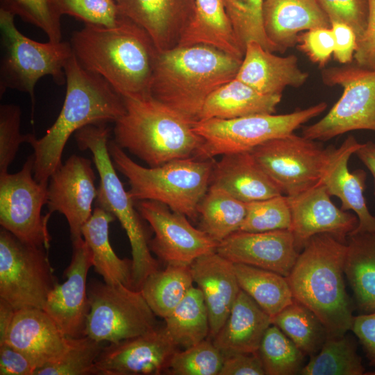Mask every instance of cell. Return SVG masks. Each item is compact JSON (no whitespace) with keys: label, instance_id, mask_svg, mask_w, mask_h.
<instances>
[{"label":"cell","instance_id":"e0dca14e","mask_svg":"<svg viewBox=\"0 0 375 375\" xmlns=\"http://www.w3.org/2000/svg\"><path fill=\"white\" fill-rule=\"evenodd\" d=\"M178 347L164 327L105 345L95 363V375L167 374Z\"/></svg>","mask_w":375,"mask_h":375},{"label":"cell","instance_id":"d4e9b609","mask_svg":"<svg viewBox=\"0 0 375 375\" xmlns=\"http://www.w3.org/2000/svg\"><path fill=\"white\" fill-rule=\"evenodd\" d=\"M308 78L295 55L278 56L256 41L244 49L235 78L264 94H282L286 87L299 88Z\"/></svg>","mask_w":375,"mask_h":375},{"label":"cell","instance_id":"ab89813d","mask_svg":"<svg viewBox=\"0 0 375 375\" xmlns=\"http://www.w3.org/2000/svg\"><path fill=\"white\" fill-rule=\"evenodd\" d=\"M103 343L88 335L68 338L62 353L39 369L35 375H95V363Z\"/></svg>","mask_w":375,"mask_h":375},{"label":"cell","instance_id":"9c48e42d","mask_svg":"<svg viewBox=\"0 0 375 375\" xmlns=\"http://www.w3.org/2000/svg\"><path fill=\"white\" fill-rule=\"evenodd\" d=\"M326 108V103L320 102L288 114L199 121L193 124V128L202 138L203 143L195 158L207 160L231 153L249 151L269 140L294 133Z\"/></svg>","mask_w":375,"mask_h":375},{"label":"cell","instance_id":"816d5d0a","mask_svg":"<svg viewBox=\"0 0 375 375\" xmlns=\"http://www.w3.org/2000/svg\"><path fill=\"white\" fill-rule=\"evenodd\" d=\"M258 353H238L224 356L219 375H264Z\"/></svg>","mask_w":375,"mask_h":375},{"label":"cell","instance_id":"c3c4849f","mask_svg":"<svg viewBox=\"0 0 375 375\" xmlns=\"http://www.w3.org/2000/svg\"><path fill=\"white\" fill-rule=\"evenodd\" d=\"M299 48L314 63L324 67L334 51V40L330 28H316L299 35Z\"/></svg>","mask_w":375,"mask_h":375},{"label":"cell","instance_id":"f1b7e54d","mask_svg":"<svg viewBox=\"0 0 375 375\" xmlns=\"http://www.w3.org/2000/svg\"><path fill=\"white\" fill-rule=\"evenodd\" d=\"M204 44L242 60L240 47L222 0H195L193 16L177 47Z\"/></svg>","mask_w":375,"mask_h":375},{"label":"cell","instance_id":"d6986e66","mask_svg":"<svg viewBox=\"0 0 375 375\" xmlns=\"http://www.w3.org/2000/svg\"><path fill=\"white\" fill-rule=\"evenodd\" d=\"M330 197L321 181L299 194L288 197L292 217L290 231L298 250L312 237L322 233L346 242V238L357 227V216L338 208Z\"/></svg>","mask_w":375,"mask_h":375},{"label":"cell","instance_id":"484cf974","mask_svg":"<svg viewBox=\"0 0 375 375\" xmlns=\"http://www.w3.org/2000/svg\"><path fill=\"white\" fill-rule=\"evenodd\" d=\"M262 19L268 40L281 53L297 44L300 32L331 27L318 0H264Z\"/></svg>","mask_w":375,"mask_h":375},{"label":"cell","instance_id":"9f6ffc18","mask_svg":"<svg viewBox=\"0 0 375 375\" xmlns=\"http://www.w3.org/2000/svg\"><path fill=\"white\" fill-rule=\"evenodd\" d=\"M15 310L9 303L0 299V342L6 336Z\"/></svg>","mask_w":375,"mask_h":375},{"label":"cell","instance_id":"f546056e","mask_svg":"<svg viewBox=\"0 0 375 375\" xmlns=\"http://www.w3.org/2000/svg\"><path fill=\"white\" fill-rule=\"evenodd\" d=\"M282 94H264L234 78L213 92L206 101L199 121L231 119L274 114Z\"/></svg>","mask_w":375,"mask_h":375},{"label":"cell","instance_id":"836d02e7","mask_svg":"<svg viewBox=\"0 0 375 375\" xmlns=\"http://www.w3.org/2000/svg\"><path fill=\"white\" fill-rule=\"evenodd\" d=\"M246 214V203L210 185L198 206L199 228L219 243L240 230Z\"/></svg>","mask_w":375,"mask_h":375},{"label":"cell","instance_id":"e575fe53","mask_svg":"<svg viewBox=\"0 0 375 375\" xmlns=\"http://www.w3.org/2000/svg\"><path fill=\"white\" fill-rule=\"evenodd\" d=\"M164 319L165 331L177 347H192L209 336L208 310L201 290L194 285Z\"/></svg>","mask_w":375,"mask_h":375},{"label":"cell","instance_id":"2e32d148","mask_svg":"<svg viewBox=\"0 0 375 375\" xmlns=\"http://www.w3.org/2000/svg\"><path fill=\"white\" fill-rule=\"evenodd\" d=\"M95 179L92 162L77 155L71 156L49 178L47 206L49 212L66 217L72 242L83 238L82 228L92 214Z\"/></svg>","mask_w":375,"mask_h":375},{"label":"cell","instance_id":"8d00e7d4","mask_svg":"<svg viewBox=\"0 0 375 375\" xmlns=\"http://www.w3.org/2000/svg\"><path fill=\"white\" fill-rule=\"evenodd\" d=\"M272 324L305 356L317 353L328 336L326 328L315 313L295 300L272 318Z\"/></svg>","mask_w":375,"mask_h":375},{"label":"cell","instance_id":"30bf717a","mask_svg":"<svg viewBox=\"0 0 375 375\" xmlns=\"http://www.w3.org/2000/svg\"><path fill=\"white\" fill-rule=\"evenodd\" d=\"M322 82L339 85L342 94L318 122L303 128L302 135L326 141L355 130L375 132V71L346 64L322 69Z\"/></svg>","mask_w":375,"mask_h":375},{"label":"cell","instance_id":"1f68e13d","mask_svg":"<svg viewBox=\"0 0 375 375\" xmlns=\"http://www.w3.org/2000/svg\"><path fill=\"white\" fill-rule=\"evenodd\" d=\"M344 272L357 305L365 313L375 311V233L349 235Z\"/></svg>","mask_w":375,"mask_h":375},{"label":"cell","instance_id":"f6af8a7d","mask_svg":"<svg viewBox=\"0 0 375 375\" xmlns=\"http://www.w3.org/2000/svg\"><path fill=\"white\" fill-rule=\"evenodd\" d=\"M60 15L85 24L114 27L123 19L115 0H55Z\"/></svg>","mask_w":375,"mask_h":375},{"label":"cell","instance_id":"ac0fdd59","mask_svg":"<svg viewBox=\"0 0 375 375\" xmlns=\"http://www.w3.org/2000/svg\"><path fill=\"white\" fill-rule=\"evenodd\" d=\"M72 259L64 272L66 281L50 292L43 310L66 337L79 338L85 335L90 311L87 276L93 262L83 238L72 242Z\"/></svg>","mask_w":375,"mask_h":375},{"label":"cell","instance_id":"83f0119b","mask_svg":"<svg viewBox=\"0 0 375 375\" xmlns=\"http://www.w3.org/2000/svg\"><path fill=\"white\" fill-rule=\"evenodd\" d=\"M272 324V317L240 290L212 342L224 356L238 353H257L265 331Z\"/></svg>","mask_w":375,"mask_h":375},{"label":"cell","instance_id":"d6a6232c","mask_svg":"<svg viewBox=\"0 0 375 375\" xmlns=\"http://www.w3.org/2000/svg\"><path fill=\"white\" fill-rule=\"evenodd\" d=\"M234 269L242 290L272 318L294 301L285 276L251 265L234 263Z\"/></svg>","mask_w":375,"mask_h":375},{"label":"cell","instance_id":"4fadbf2b","mask_svg":"<svg viewBox=\"0 0 375 375\" xmlns=\"http://www.w3.org/2000/svg\"><path fill=\"white\" fill-rule=\"evenodd\" d=\"M333 148L294 133L269 140L249 151L282 194L293 197L322 179Z\"/></svg>","mask_w":375,"mask_h":375},{"label":"cell","instance_id":"9a60e30c","mask_svg":"<svg viewBox=\"0 0 375 375\" xmlns=\"http://www.w3.org/2000/svg\"><path fill=\"white\" fill-rule=\"evenodd\" d=\"M135 206L154 233L149 241L151 251L167 265H190L199 257L216 251L219 243L194 227L185 215L156 201H136Z\"/></svg>","mask_w":375,"mask_h":375},{"label":"cell","instance_id":"ee69618b","mask_svg":"<svg viewBox=\"0 0 375 375\" xmlns=\"http://www.w3.org/2000/svg\"><path fill=\"white\" fill-rule=\"evenodd\" d=\"M0 9L40 28L49 41H62L61 15L55 0H0Z\"/></svg>","mask_w":375,"mask_h":375},{"label":"cell","instance_id":"5b68a950","mask_svg":"<svg viewBox=\"0 0 375 375\" xmlns=\"http://www.w3.org/2000/svg\"><path fill=\"white\" fill-rule=\"evenodd\" d=\"M123 98L126 110L113 129L119 147L151 167L196 157L203 139L192 123L151 96Z\"/></svg>","mask_w":375,"mask_h":375},{"label":"cell","instance_id":"ba28073f","mask_svg":"<svg viewBox=\"0 0 375 375\" xmlns=\"http://www.w3.org/2000/svg\"><path fill=\"white\" fill-rule=\"evenodd\" d=\"M15 15L0 9L3 53L0 64V96L8 89L28 93L33 102L38 81L50 76L61 85L66 83L65 65L73 52L69 42H39L16 27Z\"/></svg>","mask_w":375,"mask_h":375},{"label":"cell","instance_id":"ffe728a7","mask_svg":"<svg viewBox=\"0 0 375 375\" xmlns=\"http://www.w3.org/2000/svg\"><path fill=\"white\" fill-rule=\"evenodd\" d=\"M216 252L233 263L265 269L287 277L298 257L290 230L236 231L219 242Z\"/></svg>","mask_w":375,"mask_h":375},{"label":"cell","instance_id":"7c38bea8","mask_svg":"<svg viewBox=\"0 0 375 375\" xmlns=\"http://www.w3.org/2000/svg\"><path fill=\"white\" fill-rule=\"evenodd\" d=\"M90 311L85 335L110 343L145 334L159 325L140 290L96 282L88 289Z\"/></svg>","mask_w":375,"mask_h":375},{"label":"cell","instance_id":"7402d4cb","mask_svg":"<svg viewBox=\"0 0 375 375\" xmlns=\"http://www.w3.org/2000/svg\"><path fill=\"white\" fill-rule=\"evenodd\" d=\"M360 145L353 135H349L338 149L333 147L320 181L330 196L340 199L341 209L351 210L356 213L358 224L350 235L375 233V217L369 212L363 194L366 173L362 169L350 172L348 169L351 156Z\"/></svg>","mask_w":375,"mask_h":375},{"label":"cell","instance_id":"277c9868","mask_svg":"<svg viewBox=\"0 0 375 375\" xmlns=\"http://www.w3.org/2000/svg\"><path fill=\"white\" fill-rule=\"evenodd\" d=\"M346 251V242L330 234L316 235L306 242L286 277L294 300L315 313L327 337L342 336L353 326L343 279Z\"/></svg>","mask_w":375,"mask_h":375},{"label":"cell","instance_id":"60d3db41","mask_svg":"<svg viewBox=\"0 0 375 375\" xmlns=\"http://www.w3.org/2000/svg\"><path fill=\"white\" fill-rule=\"evenodd\" d=\"M264 0H222L238 42L244 52L246 44L256 41L266 50L277 51L268 40L263 26Z\"/></svg>","mask_w":375,"mask_h":375},{"label":"cell","instance_id":"681fc988","mask_svg":"<svg viewBox=\"0 0 375 375\" xmlns=\"http://www.w3.org/2000/svg\"><path fill=\"white\" fill-rule=\"evenodd\" d=\"M353 59L358 67L375 71V0H369L367 26L363 33L357 40Z\"/></svg>","mask_w":375,"mask_h":375},{"label":"cell","instance_id":"4316f807","mask_svg":"<svg viewBox=\"0 0 375 375\" xmlns=\"http://www.w3.org/2000/svg\"><path fill=\"white\" fill-rule=\"evenodd\" d=\"M210 185L222 188L244 203L283 194L250 151L223 155L214 163Z\"/></svg>","mask_w":375,"mask_h":375},{"label":"cell","instance_id":"52a82bcc","mask_svg":"<svg viewBox=\"0 0 375 375\" xmlns=\"http://www.w3.org/2000/svg\"><path fill=\"white\" fill-rule=\"evenodd\" d=\"M110 135L107 124H90L74 133L79 149L92 153L99 176L96 206L111 212L126 231L131 249L132 288L140 290L146 278L159 269V264L151 253L143 218L115 171L108 149Z\"/></svg>","mask_w":375,"mask_h":375},{"label":"cell","instance_id":"f35d334b","mask_svg":"<svg viewBox=\"0 0 375 375\" xmlns=\"http://www.w3.org/2000/svg\"><path fill=\"white\" fill-rule=\"evenodd\" d=\"M267 375L299 374L305 355L276 325L265 331L258 350Z\"/></svg>","mask_w":375,"mask_h":375},{"label":"cell","instance_id":"db71d44e","mask_svg":"<svg viewBox=\"0 0 375 375\" xmlns=\"http://www.w3.org/2000/svg\"><path fill=\"white\" fill-rule=\"evenodd\" d=\"M351 330L362 344L370 365L375 366V311L354 317Z\"/></svg>","mask_w":375,"mask_h":375},{"label":"cell","instance_id":"d590c367","mask_svg":"<svg viewBox=\"0 0 375 375\" xmlns=\"http://www.w3.org/2000/svg\"><path fill=\"white\" fill-rule=\"evenodd\" d=\"M193 283L190 265L167 264L165 269L150 274L140 290L155 315L165 319Z\"/></svg>","mask_w":375,"mask_h":375},{"label":"cell","instance_id":"f907efd6","mask_svg":"<svg viewBox=\"0 0 375 375\" xmlns=\"http://www.w3.org/2000/svg\"><path fill=\"white\" fill-rule=\"evenodd\" d=\"M38 369L21 351L8 344H0V375H35Z\"/></svg>","mask_w":375,"mask_h":375},{"label":"cell","instance_id":"f5cc1de1","mask_svg":"<svg viewBox=\"0 0 375 375\" xmlns=\"http://www.w3.org/2000/svg\"><path fill=\"white\" fill-rule=\"evenodd\" d=\"M334 40L333 57L340 64L350 63L357 47V37L347 24L333 22L331 23Z\"/></svg>","mask_w":375,"mask_h":375},{"label":"cell","instance_id":"7dc6e473","mask_svg":"<svg viewBox=\"0 0 375 375\" xmlns=\"http://www.w3.org/2000/svg\"><path fill=\"white\" fill-rule=\"evenodd\" d=\"M331 22L347 24L357 40L363 33L369 16V0H318Z\"/></svg>","mask_w":375,"mask_h":375},{"label":"cell","instance_id":"5bb4252c","mask_svg":"<svg viewBox=\"0 0 375 375\" xmlns=\"http://www.w3.org/2000/svg\"><path fill=\"white\" fill-rule=\"evenodd\" d=\"M34 155L20 171L0 173V224L19 240L33 245H50L47 224L51 212L42 215L47 203L48 183L34 177Z\"/></svg>","mask_w":375,"mask_h":375},{"label":"cell","instance_id":"44dd1931","mask_svg":"<svg viewBox=\"0 0 375 375\" xmlns=\"http://www.w3.org/2000/svg\"><path fill=\"white\" fill-rule=\"evenodd\" d=\"M120 14L143 28L158 52L178 46L195 0H116Z\"/></svg>","mask_w":375,"mask_h":375},{"label":"cell","instance_id":"bcb514c9","mask_svg":"<svg viewBox=\"0 0 375 375\" xmlns=\"http://www.w3.org/2000/svg\"><path fill=\"white\" fill-rule=\"evenodd\" d=\"M20 108L14 104L0 106V173L7 172L20 145L28 143L31 134H22Z\"/></svg>","mask_w":375,"mask_h":375},{"label":"cell","instance_id":"8fae6325","mask_svg":"<svg viewBox=\"0 0 375 375\" xmlns=\"http://www.w3.org/2000/svg\"><path fill=\"white\" fill-rule=\"evenodd\" d=\"M47 249L25 243L1 228L0 299L15 310H43L58 283Z\"/></svg>","mask_w":375,"mask_h":375},{"label":"cell","instance_id":"6f0895ef","mask_svg":"<svg viewBox=\"0 0 375 375\" xmlns=\"http://www.w3.org/2000/svg\"><path fill=\"white\" fill-rule=\"evenodd\" d=\"M116 1V0H115Z\"/></svg>","mask_w":375,"mask_h":375},{"label":"cell","instance_id":"cb8c5ba5","mask_svg":"<svg viewBox=\"0 0 375 375\" xmlns=\"http://www.w3.org/2000/svg\"><path fill=\"white\" fill-rule=\"evenodd\" d=\"M67 340L68 338L42 309L25 308L15 310L6 336L0 344H8L21 351L39 369L62 353Z\"/></svg>","mask_w":375,"mask_h":375},{"label":"cell","instance_id":"4dcf8cb0","mask_svg":"<svg viewBox=\"0 0 375 375\" xmlns=\"http://www.w3.org/2000/svg\"><path fill=\"white\" fill-rule=\"evenodd\" d=\"M115 219L111 212L96 206L82 228V236L90 250L93 267L104 282L133 288L132 260L118 257L110 242L109 226Z\"/></svg>","mask_w":375,"mask_h":375},{"label":"cell","instance_id":"74e56055","mask_svg":"<svg viewBox=\"0 0 375 375\" xmlns=\"http://www.w3.org/2000/svg\"><path fill=\"white\" fill-rule=\"evenodd\" d=\"M365 368L349 336L327 337L320 350L301 369L302 375H362Z\"/></svg>","mask_w":375,"mask_h":375},{"label":"cell","instance_id":"7bdbcfd3","mask_svg":"<svg viewBox=\"0 0 375 375\" xmlns=\"http://www.w3.org/2000/svg\"><path fill=\"white\" fill-rule=\"evenodd\" d=\"M246 217L239 231L265 232L291 228V211L286 195L246 203Z\"/></svg>","mask_w":375,"mask_h":375},{"label":"cell","instance_id":"8992f818","mask_svg":"<svg viewBox=\"0 0 375 375\" xmlns=\"http://www.w3.org/2000/svg\"><path fill=\"white\" fill-rule=\"evenodd\" d=\"M108 149L115 167L125 176L135 201L151 200L190 219L198 217V206L208 191L215 162L189 158L145 167L131 160L114 140Z\"/></svg>","mask_w":375,"mask_h":375},{"label":"cell","instance_id":"603a6c76","mask_svg":"<svg viewBox=\"0 0 375 375\" xmlns=\"http://www.w3.org/2000/svg\"><path fill=\"white\" fill-rule=\"evenodd\" d=\"M190 269L208 310L209 337L212 339L226 322L241 290L234 263L213 251L194 260Z\"/></svg>","mask_w":375,"mask_h":375},{"label":"cell","instance_id":"11a10c76","mask_svg":"<svg viewBox=\"0 0 375 375\" xmlns=\"http://www.w3.org/2000/svg\"><path fill=\"white\" fill-rule=\"evenodd\" d=\"M360 160L369 169L374 178V195H375V143L367 142L361 144L360 147L355 153Z\"/></svg>","mask_w":375,"mask_h":375},{"label":"cell","instance_id":"7a4b0ae2","mask_svg":"<svg viewBox=\"0 0 375 375\" xmlns=\"http://www.w3.org/2000/svg\"><path fill=\"white\" fill-rule=\"evenodd\" d=\"M66 94L53 125L41 138L31 135L34 150V177L49 183L62 165V155L70 136L90 124L115 122L125 112L124 98L102 77L83 68L74 54L65 67Z\"/></svg>","mask_w":375,"mask_h":375},{"label":"cell","instance_id":"3957f363","mask_svg":"<svg viewBox=\"0 0 375 375\" xmlns=\"http://www.w3.org/2000/svg\"><path fill=\"white\" fill-rule=\"evenodd\" d=\"M241 62L204 44L158 52L150 95L194 124L208 97L235 78Z\"/></svg>","mask_w":375,"mask_h":375},{"label":"cell","instance_id":"b9f144b4","mask_svg":"<svg viewBox=\"0 0 375 375\" xmlns=\"http://www.w3.org/2000/svg\"><path fill=\"white\" fill-rule=\"evenodd\" d=\"M224 360V354L212 340L205 339L183 351L178 349L172 356L167 374L219 375Z\"/></svg>","mask_w":375,"mask_h":375},{"label":"cell","instance_id":"6da1fadb","mask_svg":"<svg viewBox=\"0 0 375 375\" xmlns=\"http://www.w3.org/2000/svg\"><path fill=\"white\" fill-rule=\"evenodd\" d=\"M69 43L79 64L122 97L151 96L158 51L147 33L128 19L123 17L114 27L85 24Z\"/></svg>","mask_w":375,"mask_h":375}]
</instances>
